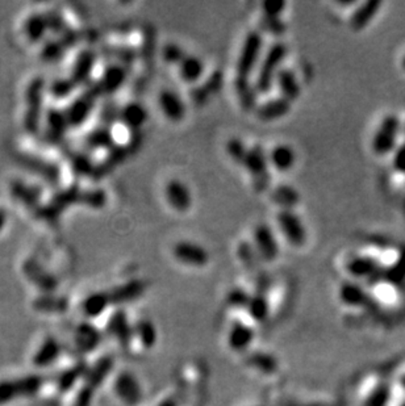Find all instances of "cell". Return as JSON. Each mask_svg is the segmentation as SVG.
<instances>
[{
    "instance_id": "1",
    "label": "cell",
    "mask_w": 405,
    "mask_h": 406,
    "mask_svg": "<svg viewBox=\"0 0 405 406\" xmlns=\"http://www.w3.org/2000/svg\"><path fill=\"white\" fill-rule=\"evenodd\" d=\"M404 133V126L400 117L395 113L384 116L375 130L371 140V150L375 156H392L399 147L400 137Z\"/></svg>"
},
{
    "instance_id": "2",
    "label": "cell",
    "mask_w": 405,
    "mask_h": 406,
    "mask_svg": "<svg viewBox=\"0 0 405 406\" xmlns=\"http://www.w3.org/2000/svg\"><path fill=\"white\" fill-rule=\"evenodd\" d=\"M287 56V47L281 43H277L268 47L262 57L258 74L255 79V88L258 94H267L275 84V79L281 70V64Z\"/></svg>"
},
{
    "instance_id": "3",
    "label": "cell",
    "mask_w": 405,
    "mask_h": 406,
    "mask_svg": "<svg viewBox=\"0 0 405 406\" xmlns=\"http://www.w3.org/2000/svg\"><path fill=\"white\" fill-rule=\"evenodd\" d=\"M264 49V38L259 32H250L245 37L242 47L240 50V56L237 60V78L248 79L249 80L251 73L261 63V56Z\"/></svg>"
},
{
    "instance_id": "4",
    "label": "cell",
    "mask_w": 405,
    "mask_h": 406,
    "mask_svg": "<svg viewBox=\"0 0 405 406\" xmlns=\"http://www.w3.org/2000/svg\"><path fill=\"white\" fill-rule=\"evenodd\" d=\"M43 377L30 375L19 380H5L0 383V404H7L17 397L33 396L40 391Z\"/></svg>"
},
{
    "instance_id": "5",
    "label": "cell",
    "mask_w": 405,
    "mask_h": 406,
    "mask_svg": "<svg viewBox=\"0 0 405 406\" xmlns=\"http://www.w3.org/2000/svg\"><path fill=\"white\" fill-rule=\"evenodd\" d=\"M277 224L287 242L295 248H301L307 242V229L301 219L291 209H281L277 215Z\"/></svg>"
},
{
    "instance_id": "6",
    "label": "cell",
    "mask_w": 405,
    "mask_h": 406,
    "mask_svg": "<svg viewBox=\"0 0 405 406\" xmlns=\"http://www.w3.org/2000/svg\"><path fill=\"white\" fill-rule=\"evenodd\" d=\"M242 166L245 167L246 171L249 172L255 187L258 189H262L268 184L270 160L261 145H255L250 147Z\"/></svg>"
},
{
    "instance_id": "7",
    "label": "cell",
    "mask_w": 405,
    "mask_h": 406,
    "mask_svg": "<svg viewBox=\"0 0 405 406\" xmlns=\"http://www.w3.org/2000/svg\"><path fill=\"white\" fill-rule=\"evenodd\" d=\"M254 250L267 262H273L279 255V243L274 235L271 226L266 224H259L254 228L253 232Z\"/></svg>"
},
{
    "instance_id": "8",
    "label": "cell",
    "mask_w": 405,
    "mask_h": 406,
    "mask_svg": "<svg viewBox=\"0 0 405 406\" xmlns=\"http://www.w3.org/2000/svg\"><path fill=\"white\" fill-rule=\"evenodd\" d=\"M172 254L182 265L204 267L209 262V254L199 243L191 241H181L174 246Z\"/></svg>"
},
{
    "instance_id": "9",
    "label": "cell",
    "mask_w": 405,
    "mask_h": 406,
    "mask_svg": "<svg viewBox=\"0 0 405 406\" xmlns=\"http://www.w3.org/2000/svg\"><path fill=\"white\" fill-rule=\"evenodd\" d=\"M158 107L162 115L172 123H181L187 113L186 103L172 90H163L159 93Z\"/></svg>"
},
{
    "instance_id": "10",
    "label": "cell",
    "mask_w": 405,
    "mask_h": 406,
    "mask_svg": "<svg viewBox=\"0 0 405 406\" xmlns=\"http://www.w3.org/2000/svg\"><path fill=\"white\" fill-rule=\"evenodd\" d=\"M115 392L126 405L136 406L142 398L140 384L136 376L130 372H121L115 380Z\"/></svg>"
},
{
    "instance_id": "11",
    "label": "cell",
    "mask_w": 405,
    "mask_h": 406,
    "mask_svg": "<svg viewBox=\"0 0 405 406\" xmlns=\"http://www.w3.org/2000/svg\"><path fill=\"white\" fill-rule=\"evenodd\" d=\"M166 202L176 212H187L192 205V195L186 183L178 179H172L165 188Z\"/></svg>"
},
{
    "instance_id": "12",
    "label": "cell",
    "mask_w": 405,
    "mask_h": 406,
    "mask_svg": "<svg viewBox=\"0 0 405 406\" xmlns=\"http://www.w3.org/2000/svg\"><path fill=\"white\" fill-rule=\"evenodd\" d=\"M291 104H292L291 102L286 100L281 96L270 99L267 102H264L262 104L257 106L255 117L265 123L277 121L281 117H284L286 115H288V112L291 110Z\"/></svg>"
},
{
    "instance_id": "13",
    "label": "cell",
    "mask_w": 405,
    "mask_h": 406,
    "mask_svg": "<svg viewBox=\"0 0 405 406\" xmlns=\"http://www.w3.org/2000/svg\"><path fill=\"white\" fill-rule=\"evenodd\" d=\"M346 270L351 276L358 279L373 278L380 271V263L374 256L358 255L347 262Z\"/></svg>"
},
{
    "instance_id": "14",
    "label": "cell",
    "mask_w": 405,
    "mask_h": 406,
    "mask_svg": "<svg viewBox=\"0 0 405 406\" xmlns=\"http://www.w3.org/2000/svg\"><path fill=\"white\" fill-rule=\"evenodd\" d=\"M275 84L279 90L281 97H284L288 102H295L301 94V87L299 83L297 74L287 67H281V71L278 73Z\"/></svg>"
},
{
    "instance_id": "15",
    "label": "cell",
    "mask_w": 405,
    "mask_h": 406,
    "mask_svg": "<svg viewBox=\"0 0 405 406\" xmlns=\"http://www.w3.org/2000/svg\"><path fill=\"white\" fill-rule=\"evenodd\" d=\"M107 331L124 346L129 344L132 339V335H135V329L130 328L126 313L123 309L116 311L111 315L108 325H107Z\"/></svg>"
},
{
    "instance_id": "16",
    "label": "cell",
    "mask_w": 405,
    "mask_h": 406,
    "mask_svg": "<svg viewBox=\"0 0 405 406\" xmlns=\"http://www.w3.org/2000/svg\"><path fill=\"white\" fill-rule=\"evenodd\" d=\"M28 110L25 115V126L30 129H37L40 115H41V99H43V83L34 82L28 93Z\"/></svg>"
},
{
    "instance_id": "17",
    "label": "cell",
    "mask_w": 405,
    "mask_h": 406,
    "mask_svg": "<svg viewBox=\"0 0 405 406\" xmlns=\"http://www.w3.org/2000/svg\"><path fill=\"white\" fill-rule=\"evenodd\" d=\"M270 166L277 171H290L297 163V153L290 145H277L268 154Z\"/></svg>"
},
{
    "instance_id": "18",
    "label": "cell",
    "mask_w": 405,
    "mask_h": 406,
    "mask_svg": "<svg viewBox=\"0 0 405 406\" xmlns=\"http://www.w3.org/2000/svg\"><path fill=\"white\" fill-rule=\"evenodd\" d=\"M119 119L128 129L136 130L143 126L148 120V110L139 103H129L119 112Z\"/></svg>"
},
{
    "instance_id": "19",
    "label": "cell",
    "mask_w": 405,
    "mask_h": 406,
    "mask_svg": "<svg viewBox=\"0 0 405 406\" xmlns=\"http://www.w3.org/2000/svg\"><path fill=\"white\" fill-rule=\"evenodd\" d=\"M102 334L91 324H82L76 331V344L79 350L84 353H91L102 344Z\"/></svg>"
},
{
    "instance_id": "20",
    "label": "cell",
    "mask_w": 405,
    "mask_h": 406,
    "mask_svg": "<svg viewBox=\"0 0 405 406\" xmlns=\"http://www.w3.org/2000/svg\"><path fill=\"white\" fill-rule=\"evenodd\" d=\"M61 354V344L53 338L47 337V339L40 346L37 353L33 357V364L37 367H47L58 359Z\"/></svg>"
},
{
    "instance_id": "21",
    "label": "cell",
    "mask_w": 405,
    "mask_h": 406,
    "mask_svg": "<svg viewBox=\"0 0 405 406\" xmlns=\"http://www.w3.org/2000/svg\"><path fill=\"white\" fill-rule=\"evenodd\" d=\"M382 7L380 1H364L354 11V14L350 17V25L353 29L360 31L366 28L375 16L378 15L379 8Z\"/></svg>"
},
{
    "instance_id": "22",
    "label": "cell",
    "mask_w": 405,
    "mask_h": 406,
    "mask_svg": "<svg viewBox=\"0 0 405 406\" xmlns=\"http://www.w3.org/2000/svg\"><path fill=\"white\" fill-rule=\"evenodd\" d=\"M112 368H113V358L112 357L106 355V357L100 358L90 370H87V374L84 376L86 385L91 387L93 390L102 385L104 383V380L107 379V376L111 374Z\"/></svg>"
},
{
    "instance_id": "23",
    "label": "cell",
    "mask_w": 405,
    "mask_h": 406,
    "mask_svg": "<svg viewBox=\"0 0 405 406\" xmlns=\"http://www.w3.org/2000/svg\"><path fill=\"white\" fill-rule=\"evenodd\" d=\"M204 70H205V66L202 60L196 56H188V54L178 66L179 77L186 83L199 82L204 74Z\"/></svg>"
},
{
    "instance_id": "24",
    "label": "cell",
    "mask_w": 405,
    "mask_h": 406,
    "mask_svg": "<svg viewBox=\"0 0 405 406\" xmlns=\"http://www.w3.org/2000/svg\"><path fill=\"white\" fill-rule=\"evenodd\" d=\"M143 289H145V285L142 281H128V283H125L124 285L115 288L109 294V298H111V302H116V304L133 301L143 294Z\"/></svg>"
},
{
    "instance_id": "25",
    "label": "cell",
    "mask_w": 405,
    "mask_h": 406,
    "mask_svg": "<svg viewBox=\"0 0 405 406\" xmlns=\"http://www.w3.org/2000/svg\"><path fill=\"white\" fill-rule=\"evenodd\" d=\"M49 31L47 17L41 14H33L24 23V34L32 43L41 41Z\"/></svg>"
},
{
    "instance_id": "26",
    "label": "cell",
    "mask_w": 405,
    "mask_h": 406,
    "mask_svg": "<svg viewBox=\"0 0 405 406\" xmlns=\"http://www.w3.org/2000/svg\"><path fill=\"white\" fill-rule=\"evenodd\" d=\"M253 330L242 322H237L229 333V344L234 351H245L253 342Z\"/></svg>"
},
{
    "instance_id": "27",
    "label": "cell",
    "mask_w": 405,
    "mask_h": 406,
    "mask_svg": "<svg viewBox=\"0 0 405 406\" xmlns=\"http://www.w3.org/2000/svg\"><path fill=\"white\" fill-rule=\"evenodd\" d=\"M109 302H111L109 294L96 292V294L86 297V300L82 304V309H83L84 315L90 317V318H96L107 309Z\"/></svg>"
},
{
    "instance_id": "28",
    "label": "cell",
    "mask_w": 405,
    "mask_h": 406,
    "mask_svg": "<svg viewBox=\"0 0 405 406\" xmlns=\"http://www.w3.org/2000/svg\"><path fill=\"white\" fill-rule=\"evenodd\" d=\"M340 298L350 307H362L367 301V294L356 283H345L340 288Z\"/></svg>"
},
{
    "instance_id": "29",
    "label": "cell",
    "mask_w": 405,
    "mask_h": 406,
    "mask_svg": "<svg viewBox=\"0 0 405 406\" xmlns=\"http://www.w3.org/2000/svg\"><path fill=\"white\" fill-rule=\"evenodd\" d=\"M235 91L238 95L240 103L245 110H255L257 108V88L251 86L248 79H235Z\"/></svg>"
},
{
    "instance_id": "30",
    "label": "cell",
    "mask_w": 405,
    "mask_h": 406,
    "mask_svg": "<svg viewBox=\"0 0 405 406\" xmlns=\"http://www.w3.org/2000/svg\"><path fill=\"white\" fill-rule=\"evenodd\" d=\"M273 202L279 205L281 209H294V206L300 202L299 192L291 186H279L275 188L273 195Z\"/></svg>"
},
{
    "instance_id": "31",
    "label": "cell",
    "mask_w": 405,
    "mask_h": 406,
    "mask_svg": "<svg viewBox=\"0 0 405 406\" xmlns=\"http://www.w3.org/2000/svg\"><path fill=\"white\" fill-rule=\"evenodd\" d=\"M126 74L120 66H111L108 67L102 78V86L106 91L115 93L124 84Z\"/></svg>"
},
{
    "instance_id": "32",
    "label": "cell",
    "mask_w": 405,
    "mask_h": 406,
    "mask_svg": "<svg viewBox=\"0 0 405 406\" xmlns=\"http://www.w3.org/2000/svg\"><path fill=\"white\" fill-rule=\"evenodd\" d=\"M87 367L86 364H78V366H74L71 367L70 370L65 371L62 375L60 376L58 379V390L61 392L70 391L76 383L78 381V379H80L82 376H86L87 374Z\"/></svg>"
},
{
    "instance_id": "33",
    "label": "cell",
    "mask_w": 405,
    "mask_h": 406,
    "mask_svg": "<svg viewBox=\"0 0 405 406\" xmlns=\"http://www.w3.org/2000/svg\"><path fill=\"white\" fill-rule=\"evenodd\" d=\"M135 335L146 348H152L156 344L157 330L154 325L148 320L137 322V325L135 326Z\"/></svg>"
},
{
    "instance_id": "34",
    "label": "cell",
    "mask_w": 405,
    "mask_h": 406,
    "mask_svg": "<svg viewBox=\"0 0 405 406\" xmlns=\"http://www.w3.org/2000/svg\"><path fill=\"white\" fill-rule=\"evenodd\" d=\"M248 312H249L251 318H254L258 322L265 321L268 315V302L267 298L264 295L258 294L257 296H253L250 298L248 304Z\"/></svg>"
},
{
    "instance_id": "35",
    "label": "cell",
    "mask_w": 405,
    "mask_h": 406,
    "mask_svg": "<svg viewBox=\"0 0 405 406\" xmlns=\"http://www.w3.org/2000/svg\"><path fill=\"white\" fill-rule=\"evenodd\" d=\"M91 106L87 104L84 100H79L71 106V110L66 115L67 124H80L86 120L87 115H90Z\"/></svg>"
},
{
    "instance_id": "36",
    "label": "cell",
    "mask_w": 405,
    "mask_h": 406,
    "mask_svg": "<svg viewBox=\"0 0 405 406\" xmlns=\"http://www.w3.org/2000/svg\"><path fill=\"white\" fill-rule=\"evenodd\" d=\"M34 307L43 312H62L67 308V302L63 298L47 296L34 302Z\"/></svg>"
},
{
    "instance_id": "37",
    "label": "cell",
    "mask_w": 405,
    "mask_h": 406,
    "mask_svg": "<svg viewBox=\"0 0 405 406\" xmlns=\"http://www.w3.org/2000/svg\"><path fill=\"white\" fill-rule=\"evenodd\" d=\"M227 152H228V156H231L235 163L242 166L245 158L248 156L249 149L245 146V143L242 141L233 139L228 142Z\"/></svg>"
},
{
    "instance_id": "38",
    "label": "cell",
    "mask_w": 405,
    "mask_h": 406,
    "mask_svg": "<svg viewBox=\"0 0 405 406\" xmlns=\"http://www.w3.org/2000/svg\"><path fill=\"white\" fill-rule=\"evenodd\" d=\"M186 56L187 54L185 53V50L178 44H167L163 47V51H162V57L165 62L169 64H176V66H179V63L185 60Z\"/></svg>"
},
{
    "instance_id": "39",
    "label": "cell",
    "mask_w": 405,
    "mask_h": 406,
    "mask_svg": "<svg viewBox=\"0 0 405 406\" xmlns=\"http://www.w3.org/2000/svg\"><path fill=\"white\" fill-rule=\"evenodd\" d=\"M286 3L284 1H265L262 4V11L265 19H281L284 11Z\"/></svg>"
},
{
    "instance_id": "40",
    "label": "cell",
    "mask_w": 405,
    "mask_h": 406,
    "mask_svg": "<svg viewBox=\"0 0 405 406\" xmlns=\"http://www.w3.org/2000/svg\"><path fill=\"white\" fill-rule=\"evenodd\" d=\"M93 67H94V58H93V56L91 54L83 56L79 61H77L74 74L79 75V79L86 78L87 75H90Z\"/></svg>"
},
{
    "instance_id": "41",
    "label": "cell",
    "mask_w": 405,
    "mask_h": 406,
    "mask_svg": "<svg viewBox=\"0 0 405 406\" xmlns=\"http://www.w3.org/2000/svg\"><path fill=\"white\" fill-rule=\"evenodd\" d=\"M392 167L395 171L405 175V142H402L392 154Z\"/></svg>"
},
{
    "instance_id": "42",
    "label": "cell",
    "mask_w": 405,
    "mask_h": 406,
    "mask_svg": "<svg viewBox=\"0 0 405 406\" xmlns=\"http://www.w3.org/2000/svg\"><path fill=\"white\" fill-rule=\"evenodd\" d=\"M251 361L257 368H259V370H262L265 372H273L275 370V367H277L275 360L273 359L271 357H268V355H265V354L254 355Z\"/></svg>"
},
{
    "instance_id": "43",
    "label": "cell",
    "mask_w": 405,
    "mask_h": 406,
    "mask_svg": "<svg viewBox=\"0 0 405 406\" xmlns=\"http://www.w3.org/2000/svg\"><path fill=\"white\" fill-rule=\"evenodd\" d=\"M250 298L251 297L242 289H234L228 297V301L232 307L235 308H248V304H249Z\"/></svg>"
},
{
    "instance_id": "44",
    "label": "cell",
    "mask_w": 405,
    "mask_h": 406,
    "mask_svg": "<svg viewBox=\"0 0 405 406\" xmlns=\"http://www.w3.org/2000/svg\"><path fill=\"white\" fill-rule=\"evenodd\" d=\"M94 391L95 390H93L91 387L84 384L77 394L74 406H91L93 398H94Z\"/></svg>"
},
{
    "instance_id": "45",
    "label": "cell",
    "mask_w": 405,
    "mask_h": 406,
    "mask_svg": "<svg viewBox=\"0 0 405 406\" xmlns=\"http://www.w3.org/2000/svg\"><path fill=\"white\" fill-rule=\"evenodd\" d=\"M90 141L93 142V145L95 146H99V147H107L112 145V136L109 133L108 130L106 129H99L93 133Z\"/></svg>"
},
{
    "instance_id": "46",
    "label": "cell",
    "mask_w": 405,
    "mask_h": 406,
    "mask_svg": "<svg viewBox=\"0 0 405 406\" xmlns=\"http://www.w3.org/2000/svg\"><path fill=\"white\" fill-rule=\"evenodd\" d=\"M7 222H8V215L5 212V209L0 208V235L3 233V230L5 229L7 226Z\"/></svg>"
},
{
    "instance_id": "47",
    "label": "cell",
    "mask_w": 405,
    "mask_h": 406,
    "mask_svg": "<svg viewBox=\"0 0 405 406\" xmlns=\"http://www.w3.org/2000/svg\"><path fill=\"white\" fill-rule=\"evenodd\" d=\"M158 406H178L175 398H166L165 401H162Z\"/></svg>"
},
{
    "instance_id": "48",
    "label": "cell",
    "mask_w": 405,
    "mask_h": 406,
    "mask_svg": "<svg viewBox=\"0 0 405 406\" xmlns=\"http://www.w3.org/2000/svg\"><path fill=\"white\" fill-rule=\"evenodd\" d=\"M400 69L405 74V53H403V56L400 57Z\"/></svg>"
}]
</instances>
